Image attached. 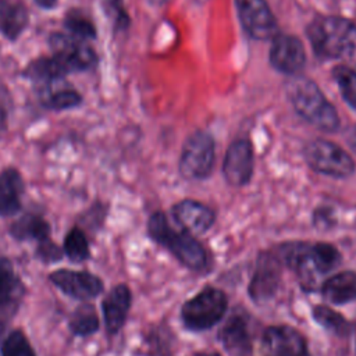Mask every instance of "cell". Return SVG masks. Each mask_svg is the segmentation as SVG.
Returning a JSON list of instances; mask_svg holds the SVG:
<instances>
[{
    "instance_id": "1",
    "label": "cell",
    "mask_w": 356,
    "mask_h": 356,
    "mask_svg": "<svg viewBox=\"0 0 356 356\" xmlns=\"http://www.w3.org/2000/svg\"><path fill=\"white\" fill-rule=\"evenodd\" d=\"M285 95L295 113L316 129L328 134L339 129L341 118L337 108L312 78L302 74L289 76L285 82Z\"/></svg>"
},
{
    "instance_id": "2",
    "label": "cell",
    "mask_w": 356,
    "mask_h": 356,
    "mask_svg": "<svg viewBox=\"0 0 356 356\" xmlns=\"http://www.w3.org/2000/svg\"><path fill=\"white\" fill-rule=\"evenodd\" d=\"M305 32L320 60H356V24L350 19L318 15L309 22Z\"/></svg>"
},
{
    "instance_id": "3",
    "label": "cell",
    "mask_w": 356,
    "mask_h": 356,
    "mask_svg": "<svg viewBox=\"0 0 356 356\" xmlns=\"http://www.w3.org/2000/svg\"><path fill=\"white\" fill-rule=\"evenodd\" d=\"M280 253L281 261L298 274L305 288L314 285L316 274L330 273L341 263L339 250L325 242L313 245L305 242L285 243L280 248Z\"/></svg>"
},
{
    "instance_id": "4",
    "label": "cell",
    "mask_w": 356,
    "mask_h": 356,
    "mask_svg": "<svg viewBox=\"0 0 356 356\" xmlns=\"http://www.w3.org/2000/svg\"><path fill=\"white\" fill-rule=\"evenodd\" d=\"M147 235L152 241L165 248L172 256L191 270H204L207 266V254L204 248L193 235L185 231L171 228L167 216L157 210L147 220Z\"/></svg>"
},
{
    "instance_id": "5",
    "label": "cell",
    "mask_w": 356,
    "mask_h": 356,
    "mask_svg": "<svg viewBox=\"0 0 356 356\" xmlns=\"http://www.w3.org/2000/svg\"><path fill=\"white\" fill-rule=\"evenodd\" d=\"M302 153L305 163L317 174L345 179L356 171V163L352 156L332 140L323 138L312 139L305 143Z\"/></svg>"
},
{
    "instance_id": "6",
    "label": "cell",
    "mask_w": 356,
    "mask_h": 356,
    "mask_svg": "<svg viewBox=\"0 0 356 356\" xmlns=\"http://www.w3.org/2000/svg\"><path fill=\"white\" fill-rule=\"evenodd\" d=\"M214 164V136L204 129H196L191 135H188L179 154V174L186 179L202 181L211 175Z\"/></svg>"
},
{
    "instance_id": "7",
    "label": "cell",
    "mask_w": 356,
    "mask_h": 356,
    "mask_svg": "<svg viewBox=\"0 0 356 356\" xmlns=\"http://www.w3.org/2000/svg\"><path fill=\"white\" fill-rule=\"evenodd\" d=\"M227 306V295L221 289L206 286L182 305V324L191 331L209 330L224 317Z\"/></svg>"
},
{
    "instance_id": "8",
    "label": "cell",
    "mask_w": 356,
    "mask_h": 356,
    "mask_svg": "<svg viewBox=\"0 0 356 356\" xmlns=\"http://www.w3.org/2000/svg\"><path fill=\"white\" fill-rule=\"evenodd\" d=\"M47 46L50 53L63 63L68 75L95 71L99 67L100 58L95 47L64 31H51L47 36Z\"/></svg>"
},
{
    "instance_id": "9",
    "label": "cell",
    "mask_w": 356,
    "mask_h": 356,
    "mask_svg": "<svg viewBox=\"0 0 356 356\" xmlns=\"http://www.w3.org/2000/svg\"><path fill=\"white\" fill-rule=\"evenodd\" d=\"M238 19L254 40H271L280 33L278 22L267 0H235Z\"/></svg>"
},
{
    "instance_id": "10",
    "label": "cell",
    "mask_w": 356,
    "mask_h": 356,
    "mask_svg": "<svg viewBox=\"0 0 356 356\" xmlns=\"http://www.w3.org/2000/svg\"><path fill=\"white\" fill-rule=\"evenodd\" d=\"M222 177L225 182L235 188L246 186L254 171V152L253 145L246 138L234 139L224 154Z\"/></svg>"
},
{
    "instance_id": "11",
    "label": "cell",
    "mask_w": 356,
    "mask_h": 356,
    "mask_svg": "<svg viewBox=\"0 0 356 356\" xmlns=\"http://www.w3.org/2000/svg\"><path fill=\"white\" fill-rule=\"evenodd\" d=\"M268 61L280 74L288 76L299 75L306 65V50L303 42L295 35L280 32L271 39Z\"/></svg>"
},
{
    "instance_id": "12",
    "label": "cell",
    "mask_w": 356,
    "mask_h": 356,
    "mask_svg": "<svg viewBox=\"0 0 356 356\" xmlns=\"http://www.w3.org/2000/svg\"><path fill=\"white\" fill-rule=\"evenodd\" d=\"M281 274V259L273 252L260 253L249 284V296L256 303H266L271 300L280 288Z\"/></svg>"
},
{
    "instance_id": "13",
    "label": "cell",
    "mask_w": 356,
    "mask_h": 356,
    "mask_svg": "<svg viewBox=\"0 0 356 356\" xmlns=\"http://www.w3.org/2000/svg\"><path fill=\"white\" fill-rule=\"evenodd\" d=\"M49 280L67 296L83 302L97 298L104 289L102 278L89 271L60 268L50 273Z\"/></svg>"
},
{
    "instance_id": "14",
    "label": "cell",
    "mask_w": 356,
    "mask_h": 356,
    "mask_svg": "<svg viewBox=\"0 0 356 356\" xmlns=\"http://www.w3.org/2000/svg\"><path fill=\"white\" fill-rule=\"evenodd\" d=\"M260 350L263 356H310L305 337L291 325L267 327Z\"/></svg>"
},
{
    "instance_id": "15",
    "label": "cell",
    "mask_w": 356,
    "mask_h": 356,
    "mask_svg": "<svg viewBox=\"0 0 356 356\" xmlns=\"http://www.w3.org/2000/svg\"><path fill=\"white\" fill-rule=\"evenodd\" d=\"M175 222L191 235H202L207 232L214 221L216 213L207 204L195 199H182L171 207Z\"/></svg>"
},
{
    "instance_id": "16",
    "label": "cell",
    "mask_w": 356,
    "mask_h": 356,
    "mask_svg": "<svg viewBox=\"0 0 356 356\" xmlns=\"http://www.w3.org/2000/svg\"><path fill=\"white\" fill-rule=\"evenodd\" d=\"M35 92L40 107L49 111H70L81 107L83 103L82 93L70 85L67 79L35 88Z\"/></svg>"
},
{
    "instance_id": "17",
    "label": "cell",
    "mask_w": 356,
    "mask_h": 356,
    "mask_svg": "<svg viewBox=\"0 0 356 356\" xmlns=\"http://www.w3.org/2000/svg\"><path fill=\"white\" fill-rule=\"evenodd\" d=\"M25 193V179L22 172L7 165L0 170V217H14L22 210V196Z\"/></svg>"
},
{
    "instance_id": "18",
    "label": "cell",
    "mask_w": 356,
    "mask_h": 356,
    "mask_svg": "<svg viewBox=\"0 0 356 356\" xmlns=\"http://www.w3.org/2000/svg\"><path fill=\"white\" fill-rule=\"evenodd\" d=\"M132 305V293L128 285H115L103 299L102 312L108 335H115L125 324Z\"/></svg>"
},
{
    "instance_id": "19",
    "label": "cell",
    "mask_w": 356,
    "mask_h": 356,
    "mask_svg": "<svg viewBox=\"0 0 356 356\" xmlns=\"http://www.w3.org/2000/svg\"><path fill=\"white\" fill-rule=\"evenodd\" d=\"M31 24V11L25 0H0V35L15 43Z\"/></svg>"
},
{
    "instance_id": "20",
    "label": "cell",
    "mask_w": 356,
    "mask_h": 356,
    "mask_svg": "<svg viewBox=\"0 0 356 356\" xmlns=\"http://www.w3.org/2000/svg\"><path fill=\"white\" fill-rule=\"evenodd\" d=\"M21 78L32 82L33 88L46 86L67 79L68 72L54 54H43L32 58L19 72Z\"/></svg>"
},
{
    "instance_id": "21",
    "label": "cell",
    "mask_w": 356,
    "mask_h": 356,
    "mask_svg": "<svg viewBox=\"0 0 356 356\" xmlns=\"http://www.w3.org/2000/svg\"><path fill=\"white\" fill-rule=\"evenodd\" d=\"M218 339L229 356H252V338L248 323L241 314H232L222 325Z\"/></svg>"
},
{
    "instance_id": "22",
    "label": "cell",
    "mask_w": 356,
    "mask_h": 356,
    "mask_svg": "<svg viewBox=\"0 0 356 356\" xmlns=\"http://www.w3.org/2000/svg\"><path fill=\"white\" fill-rule=\"evenodd\" d=\"M8 234L15 241H36L42 242L51 235L50 222L38 213H24L15 218L10 227Z\"/></svg>"
},
{
    "instance_id": "23",
    "label": "cell",
    "mask_w": 356,
    "mask_h": 356,
    "mask_svg": "<svg viewBox=\"0 0 356 356\" xmlns=\"http://www.w3.org/2000/svg\"><path fill=\"white\" fill-rule=\"evenodd\" d=\"M323 298L334 305H345L356 299V273L341 271L330 277L321 286Z\"/></svg>"
},
{
    "instance_id": "24",
    "label": "cell",
    "mask_w": 356,
    "mask_h": 356,
    "mask_svg": "<svg viewBox=\"0 0 356 356\" xmlns=\"http://www.w3.org/2000/svg\"><path fill=\"white\" fill-rule=\"evenodd\" d=\"M61 26L64 32L70 33L76 39L85 42H92L97 39V28L92 15H89L85 10L79 7H70L64 13Z\"/></svg>"
},
{
    "instance_id": "25",
    "label": "cell",
    "mask_w": 356,
    "mask_h": 356,
    "mask_svg": "<svg viewBox=\"0 0 356 356\" xmlns=\"http://www.w3.org/2000/svg\"><path fill=\"white\" fill-rule=\"evenodd\" d=\"M24 293V285L14 270L11 260L0 256V307L15 305Z\"/></svg>"
},
{
    "instance_id": "26",
    "label": "cell",
    "mask_w": 356,
    "mask_h": 356,
    "mask_svg": "<svg viewBox=\"0 0 356 356\" xmlns=\"http://www.w3.org/2000/svg\"><path fill=\"white\" fill-rule=\"evenodd\" d=\"M100 327L96 309L90 303L78 306L68 320V328L75 337H89L95 334Z\"/></svg>"
},
{
    "instance_id": "27",
    "label": "cell",
    "mask_w": 356,
    "mask_h": 356,
    "mask_svg": "<svg viewBox=\"0 0 356 356\" xmlns=\"http://www.w3.org/2000/svg\"><path fill=\"white\" fill-rule=\"evenodd\" d=\"M64 256L72 263H82L90 257V248L88 234L79 227L74 225L64 236L63 242Z\"/></svg>"
},
{
    "instance_id": "28",
    "label": "cell",
    "mask_w": 356,
    "mask_h": 356,
    "mask_svg": "<svg viewBox=\"0 0 356 356\" xmlns=\"http://www.w3.org/2000/svg\"><path fill=\"white\" fill-rule=\"evenodd\" d=\"M331 75L343 102L350 108L356 110V70L348 64H337L332 67Z\"/></svg>"
},
{
    "instance_id": "29",
    "label": "cell",
    "mask_w": 356,
    "mask_h": 356,
    "mask_svg": "<svg viewBox=\"0 0 356 356\" xmlns=\"http://www.w3.org/2000/svg\"><path fill=\"white\" fill-rule=\"evenodd\" d=\"M313 318L321 325L324 327L327 331L338 335V337H345L349 334V323L348 320L339 314L338 312L332 310L331 307L325 306V305H317L313 307Z\"/></svg>"
},
{
    "instance_id": "30",
    "label": "cell",
    "mask_w": 356,
    "mask_h": 356,
    "mask_svg": "<svg viewBox=\"0 0 356 356\" xmlns=\"http://www.w3.org/2000/svg\"><path fill=\"white\" fill-rule=\"evenodd\" d=\"M1 356H36L29 339L21 330H13L0 345Z\"/></svg>"
},
{
    "instance_id": "31",
    "label": "cell",
    "mask_w": 356,
    "mask_h": 356,
    "mask_svg": "<svg viewBox=\"0 0 356 356\" xmlns=\"http://www.w3.org/2000/svg\"><path fill=\"white\" fill-rule=\"evenodd\" d=\"M108 206L104 204L102 200L93 202L79 217V227L86 232H96L103 227V222L107 216Z\"/></svg>"
},
{
    "instance_id": "32",
    "label": "cell",
    "mask_w": 356,
    "mask_h": 356,
    "mask_svg": "<svg viewBox=\"0 0 356 356\" xmlns=\"http://www.w3.org/2000/svg\"><path fill=\"white\" fill-rule=\"evenodd\" d=\"M104 7L110 18L113 19V28L115 32H124L131 25V17L124 6V0H103Z\"/></svg>"
},
{
    "instance_id": "33",
    "label": "cell",
    "mask_w": 356,
    "mask_h": 356,
    "mask_svg": "<svg viewBox=\"0 0 356 356\" xmlns=\"http://www.w3.org/2000/svg\"><path fill=\"white\" fill-rule=\"evenodd\" d=\"M35 257L46 264L57 263V261L63 260L64 250L51 238H49L42 242H38L36 249H35Z\"/></svg>"
},
{
    "instance_id": "34",
    "label": "cell",
    "mask_w": 356,
    "mask_h": 356,
    "mask_svg": "<svg viewBox=\"0 0 356 356\" xmlns=\"http://www.w3.org/2000/svg\"><path fill=\"white\" fill-rule=\"evenodd\" d=\"M11 110H13L11 92L4 83H0V140L8 131Z\"/></svg>"
},
{
    "instance_id": "35",
    "label": "cell",
    "mask_w": 356,
    "mask_h": 356,
    "mask_svg": "<svg viewBox=\"0 0 356 356\" xmlns=\"http://www.w3.org/2000/svg\"><path fill=\"white\" fill-rule=\"evenodd\" d=\"M313 222L316 227H324L328 228L334 222L332 214L330 209H316L313 214Z\"/></svg>"
},
{
    "instance_id": "36",
    "label": "cell",
    "mask_w": 356,
    "mask_h": 356,
    "mask_svg": "<svg viewBox=\"0 0 356 356\" xmlns=\"http://www.w3.org/2000/svg\"><path fill=\"white\" fill-rule=\"evenodd\" d=\"M58 1L60 0H33L36 7L40 10H44V11H51V10L57 8Z\"/></svg>"
},
{
    "instance_id": "37",
    "label": "cell",
    "mask_w": 356,
    "mask_h": 356,
    "mask_svg": "<svg viewBox=\"0 0 356 356\" xmlns=\"http://www.w3.org/2000/svg\"><path fill=\"white\" fill-rule=\"evenodd\" d=\"M346 142H348V146L350 147V150L356 154V129L350 131V134L346 138Z\"/></svg>"
},
{
    "instance_id": "38",
    "label": "cell",
    "mask_w": 356,
    "mask_h": 356,
    "mask_svg": "<svg viewBox=\"0 0 356 356\" xmlns=\"http://www.w3.org/2000/svg\"><path fill=\"white\" fill-rule=\"evenodd\" d=\"M147 1L152 4H163L165 0H147Z\"/></svg>"
},
{
    "instance_id": "39",
    "label": "cell",
    "mask_w": 356,
    "mask_h": 356,
    "mask_svg": "<svg viewBox=\"0 0 356 356\" xmlns=\"http://www.w3.org/2000/svg\"><path fill=\"white\" fill-rule=\"evenodd\" d=\"M3 332H4V324L0 321V339H1V337H3Z\"/></svg>"
},
{
    "instance_id": "40",
    "label": "cell",
    "mask_w": 356,
    "mask_h": 356,
    "mask_svg": "<svg viewBox=\"0 0 356 356\" xmlns=\"http://www.w3.org/2000/svg\"><path fill=\"white\" fill-rule=\"evenodd\" d=\"M206 356H220V355H217V353H211V355H206Z\"/></svg>"
},
{
    "instance_id": "41",
    "label": "cell",
    "mask_w": 356,
    "mask_h": 356,
    "mask_svg": "<svg viewBox=\"0 0 356 356\" xmlns=\"http://www.w3.org/2000/svg\"><path fill=\"white\" fill-rule=\"evenodd\" d=\"M0 50H1V44H0Z\"/></svg>"
}]
</instances>
